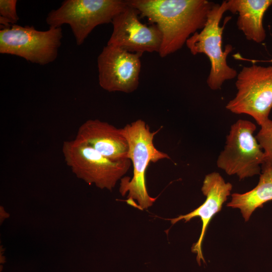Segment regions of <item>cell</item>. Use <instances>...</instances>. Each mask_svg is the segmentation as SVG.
Instances as JSON below:
<instances>
[{"label":"cell","mask_w":272,"mask_h":272,"mask_svg":"<svg viewBox=\"0 0 272 272\" xmlns=\"http://www.w3.org/2000/svg\"><path fill=\"white\" fill-rule=\"evenodd\" d=\"M127 6L122 0H65L48 14L46 21L49 27L69 25L80 45L96 26L111 23Z\"/></svg>","instance_id":"6"},{"label":"cell","mask_w":272,"mask_h":272,"mask_svg":"<svg viewBox=\"0 0 272 272\" xmlns=\"http://www.w3.org/2000/svg\"><path fill=\"white\" fill-rule=\"evenodd\" d=\"M128 144V159L133 165V176L122 178L119 192L122 196L127 193V203L143 210L151 207L156 198L151 197L147 190L145 173L150 162L155 163L169 159V155L158 150L153 140L158 130L151 131L148 124L139 119L121 128Z\"/></svg>","instance_id":"2"},{"label":"cell","mask_w":272,"mask_h":272,"mask_svg":"<svg viewBox=\"0 0 272 272\" xmlns=\"http://www.w3.org/2000/svg\"><path fill=\"white\" fill-rule=\"evenodd\" d=\"M62 37L61 27L40 31L33 26L13 24L0 30V52L45 65L56 58Z\"/></svg>","instance_id":"8"},{"label":"cell","mask_w":272,"mask_h":272,"mask_svg":"<svg viewBox=\"0 0 272 272\" xmlns=\"http://www.w3.org/2000/svg\"><path fill=\"white\" fill-rule=\"evenodd\" d=\"M232 185L226 182L222 176L218 172H213L206 175L201 187V191L206 196L205 202L193 211L184 215L173 219H169L172 224L180 220L185 222L195 217L200 218L202 228L199 237L191 248L192 252L196 254V260L200 265L201 261L205 262L202 255L201 246L206 230L212 218L221 210L222 205L230 195Z\"/></svg>","instance_id":"11"},{"label":"cell","mask_w":272,"mask_h":272,"mask_svg":"<svg viewBox=\"0 0 272 272\" xmlns=\"http://www.w3.org/2000/svg\"><path fill=\"white\" fill-rule=\"evenodd\" d=\"M76 139L83 141L105 157L128 159V144L122 129L99 119H89L79 128Z\"/></svg>","instance_id":"12"},{"label":"cell","mask_w":272,"mask_h":272,"mask_svg":"<svg viewBox=\"0 0 272 272\" xmlns=\"http://www.w3.org/2000/svg\"><path fill=\"white\" fill-rule=\"evenodd\" d=\"M256 129L254 123L245 119L232 124L217 160L220 169L229 175H237L240 180L260 174L264 153L254 135Z\"/></svg>","instance_id":"7"},{"label":"cell","mask_w":272,"mask_h":272,"mask_svg":"<svg viewBox=\"0 0 272 272\" xmlns=\"http://www.w3.org/2000/svg\"><path fill=\"white\" fill-rule=\"evenodd\" d=\"M16 0L0 1V23L3 28L8 27L19 20L16 12Z\"/></svg>","instance_id":"16"},{"label":"cell","mask_w":272,"mask_h":272,"mask_svg":"<svg viewBox=\"0 0 272 272\" xmlns=\"http://www.w3.org/2000/svg\"><path fill=\"white\" fill-rule=\"evenodd\" d=\"M142 55L113 45L104 46L97 58L100 87L110 92L135 91L139 84Z\"/></svg>","instance_id":"9"},{"label":"cell","mask_w":272,"mask_h":272,"mask_svg":"<svg viewBox=\"0 0 272 272\" xmlns=\"http://www.w3.org/2000/svg\"><path fill=\"white\" fill-rule=\"evenodd\" d=\"M139 15L136 9L127 4L112 20L113 31L107 45L142 54L144 52L158 53L162 40L160 30L155 24L147 26L143 24Z\"/></svg>","instance_id":"10"},{"label":"cell","mask_w":272,"mask_h":272,"mask_svg":"<svg viewBox=\"0 0 272 272\" xmlns=\"http://www.w3.org/2000/svg\"><path fill=\"white\" fill-rule=\"evenodd\" d=\"M255 138L264 153V163L261 167L272 168V120L260 126Z\"/></svg>","instance_id":"15"},{"label":"cell","mask_w":272,"mask_h":272,"mask_svg":"<svg viewBox=\"0 0 272 272\" xmlns=\"http://www.w3.org/2000/svg\"><path fill=\"white\" fill-rule=\"evenodd\" d=\"M237 93L226 108L251 116L260 126L270 119L272 109V65L243 66L236 77Z\"/></svg>","instance_id":"4"},{"label":"cell","mask_w":272,"mask_h":272,"mask_svg":"<svg viewBox=\"0 0 272 272\" xmlns=\"http://www.w3.org/2000/svg\"><path fill=\"white\" fill-rule=\"evenodd\" d=\"M62 152L66 164L78 178L109 190L126 173L131 164L129 159L111 160L76 138L64 141Z\"/></svg>","instance_id":"5"},{"label":"cell","mask_w":272,"mask_h":272,"mask_svg":"<svg viewBox=\"0 0 272 272\" xmlns=\"http://www.w3.org/2000/svg\"><path fill=\"white\" fill-rule=\"evenodd\" d=\"M269 61H270L271 62H272V59H271V60H270Z\"/></svg>","instance_id":"17"},{"label":"cell","mask_w":272,"mask_h":272,"mask_svg":"<svg viewBox=\"0 0 272 272\" xmlns=\"http://www.w3.org/2000/svg\"><path fill=\"white\" fill-rule=\"evenodd\" d=\"M231 196L227 206L240 209L245 221H248L257 208L272 200V168L262 167L258 183L254 188L243 193H234Z\"/></svg>","instance_id":"14"},{"label":"cell","mask_w":272,"mask_h":272,"mask_svg":"<svg viewBox=\"0 0 272 272\" xmlns=\"http://www.w3.org/2000/svg\"><path fill=\"white\" fill-rule=\"evenodd\" d=\"M226 2L228 11L238 15L237 27L246 38L257 43L264 41L266 34L263 20L272 6V0H229Z\"/></svg>","instance_id":"13"},{"label":"cell","mask_w":272,"mask_h":272,"mask_svg":"<svg viewBox=\"0 0 272 272\" xmlns=\"http://www.w3.org/2000/svg\"><path fill=\"white\" fill-rule=\"evenodd\" d=\"M228 11L226 1L221 4L213 6L210 10L206 24L198 32L191 35L186 41V45L192 55L202 53L207 56L211 63V69L207 83L212 90L220 89L223 83L232 80L238 74L236 70L227 63V58L233 49L227 44L222 48V35L226 23L231 18H226L222 26L220 22L224 14Z\"/></svg>","instance_id":"3"},{"label":"cell","mask_w":272,"mask_h":272,"mask_svg":"<svg viewBox=\"0 0 272 272\" xmlns=\"http://www.w3.org/2000/svg\"><path fill=\"white\" fill-rule=\"evenodd\" d=\"M126 3L158 27L162 36L158 52L161 57L181 49L191 35L201 30L215 5L208 0H127Z\"/></svg>","instance_id":"1"}]
</instances>
